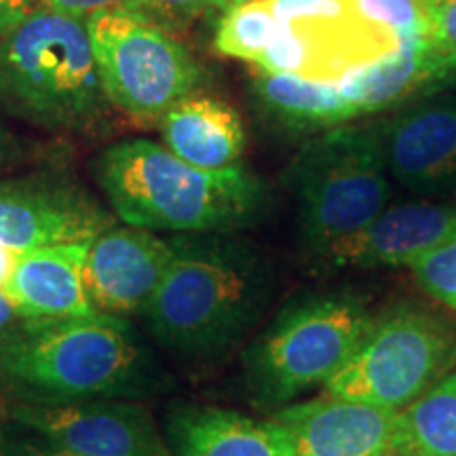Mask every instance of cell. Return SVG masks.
<instances>
[{"label": "cell", "instance_id": "6da1fadb", "mask_svg": "<svg viewBox=\"0 0 456 456\" xmlns=\"http://www.w3.org/2000/svg\"><path fill=\"white\" fill-rule=\"evenodd\" d=\"M157 380L151 353L118 317L21 319L0 330V387L15 403L131 399Z\"/></svg>", "mask_w": 456, "mask_h": 456}, {"label": "cell", "instance_id": "7a4b0ae2", "mask_svg": "<svg viewBox=\"0 0 456 456\" xmlns=\"http://www.w3.org/2000/svg\"><path fill=\"white\" fill-rule=\"evenodd\" d=\"M174 258L144 317L159 345L186 359L231 351L265 311L271 277L249 245L226 232L175 237Z\"/></svg>", "mask_w": 456, "mask_h": 456}, {"label": "cell", "instance_id": "3957f363", "mask_svg": "<svg viewBox=\"0 0 456 456\" xmlns=\"http://www.w3.org/2000/svg\"><path fill=\"white\" fill-rule=\"evenodd\" d=\"M95 180L125 224L180 235L231 232L252 224L265 186L243 167L205 171L148 140L106 148Z\"/></svg>", "mask_w": 456, "mask_h": 456}, {"label": "cell", "instance_id": "277c9868", "mask_svg": "<svg viewBox=\"0 0 456 456\" xmlns=\"http://www.w3.org/2000/svg\"><path fill=\"white\" fill-rule=\"evenodd\" d=\"M374 323L353 294H315L292 302L248 346V389L265 406H288L323 387L355 355Z\"/></svg>", "mask_w": 456, "mask_h": 456}, {"label": "cell", "instance_id": "5b68a950", "mask_svg": "<svg viewBox=\"0 0 456 456\" xmlns=\"http://www.w3.org/2000/svg\"><path fill=\"white\" fill-rule=\"evenodd\" d=\"M294 184L300 237L322 260L389 205V169L376 129L340 125L313 138L294 165Z\"/></svg>", "mask_w": 456, "mask_h": 456}, {"label": "cell", "instance_id": "8992f818", "mask_svg": "<svg viewBox=\"0 0 456 456\" xmlns=\"http://www.w3.org/2000/svg\"><path fill=\"white\" fill-rule=\"evenodd\" d=\"M0 87L53 125L83 123L104 102L87 20L38 7L0 38Z\"/></svg>", "mask_w": 456, "mask_h": 456}, {"label": "cell", "instance_id": "52a82bcc", "mask_svg": "<svg viewBox=\"0 0 456 456\" xmlns=\"http://www.w3.org/2000/svg\"><path fill=\"white\" fill-rule=\"evenodd\" d=\"M104 95L135 121H161L201 81L197 61L169 30L127 7L87 20Z\"/></svg>", "mask_w": 456, "mask_h": 456}, {"label": "cell", "instance_id": "ba28073f", "mask_svg": "<svg viewBox=\"0 0 456 456\" xmlns=\"http://www.w3.org/2000/svg\"><path fill=\"white\" fill-rule=\"evenodd\" d=\"M452 368L454 328L429 311L402 305L374 317L355 355L326 385V393L399 412Z\"/></svg>", "mask_w": 456, "mask_h": 456}, {"label": "cell", "instance_id": "9c48e42d", "mask_svg": "<svg viewBox=\"0 0 456 456\" xmlns=\"http://www.w3.org/2000/svg\"><path fill=\"white\" fill-rule=\"evenodd\" d=\"M277 28L258 72L342 83L395 53L402 38L359 9L357 0H271Z\"/></svg>", "mask_w": 456, "mask_h": 456}, {"label": "cell", "instance_id": "30bf717a", "mask_svg": "<svg viewBox=\"0 0 456 456\" xmlns=\"http://www.w3.org/2000/svg\"><path fill=\"white\" fill-rule=\"evenodd\" d=\"M11 419L32 436L81 456H174L151 412L123 399L13 403Z\"/></svg>", "mask_w": 456, "mask_h": 456}, {"label": "cell", "instance_id": "8fae6325", "mask_svg": "<svg viewBox=\"0 0 456 456\" xmlns=\"http://www.w3.org/2000/svg\"><path fill=\"white\" fill-rule=\"evenodd\" d=\"M174 258V241L140 226H110L89 241L85 288L102 315H144Z\"/></svg>", "mask_w": 456, "mask_h": 456}, {"label": "cell", "instance_id": "7c38bea8", "mask_svg": "<svg viewBox=\"0 0 456 456\" xmlns=\"http://www.w3.org/2000/svg\"><path fill=\"white\" fill-rule=\"evenodd\" d=\"M374 129L399 184L414 192L456 186V95L412 102Z\"/></svg>", "mask_w": 456, "mask_h": 456}, {"label": "cell", "instance_id": "4fadbf2b", "mask_svg": "<svg viewBox=\"0 0 456 456\" xmlns=\"http://www.w3.org/2000/svg\"><path fill=\"white\" fill-rule=\"evenodd\" d=\"M292 456H395L397 412L345 397L288 403L275 416Z\"/></svg>", "mask_w": 456, "mask_h": 456}, {"label": "cell", "instance_id": "5bb4252c", "mask_svg": "<svg viewBox=\"0 0 456 456\" xmlns=\"http://www.w3.org/2000/svg\"><path fill=\"white\" fill-rule=\"evenodd\" d=\"M110 226V216L78 188L41 180L0 182V243L17 252L91 241Z\"/></svg>", "mask_w": 456, "mask_h": 456}, {"label": "cell", "instance_id": "9a60e30c", "mask_svg": "<svg viewBox=\"0 0 456 456\" xmlns=\"http://www.w3.org/2000/svg\"><path fill=\"white\" fill-rule=\"evenodd\" d=\"M456 241V205H387L376 218L342 239L323 256L332 269H380L408 266L444 245Z\"/></svg>", "mask_w": 456, "mask_h": 456}, {"label": "cell", "instance_id": "2e32d148", "mask_svg": "<svg viewBox=\"0 0 456 456\" xmlns=\"http://www.w3.org/2000/svg\"><path fill=\"white\" fill-rule=\"evenodd\" d=\"M357 117L431 98L456 85V53L431 38H408L395 53L338 83Z\"/></svg>", "mask_w": 456, "mask_h": 456}, {"label": "cell", "instance_id": "e0dca14e", "mask_svg": "<svg viewBox=\"0 0 456 456\" xmlns=\"http://www.w3.org/2000/svg\"><path fill=\"white\" fill-rule=\"evenodd\" d=\"M89 241L57 243L21 252L4 292L21 319L98 315L85 288Z\"/></svg>", "mask_w": 456, "mask_h": 456}, {"label": "cell", "instance_id": "ac0fdd59", "mask_svg": "<svg viewBox=\"0 0 456 456\" xmlns=\"http://www.w3.org/2000/svg\"><path fill=\"white\" fill-rule=\"evenodd\" d=\"M171 155L205 171L237 167L245 131L235 108L214 98H186L159 121Z\"/></svg>", "mask_w": 456, "mask_h": 456}, {"label": "cell", "instance_id": "d6986e66", "mask_svg": "<svg viewBox=\"0 0 456 456\" xmlns=\"http://www.w3.org/2000/svg\"><path fill=\"white\" fill-rule=\"evenodd\" d=\"M174 456H292L275 420L220 408H186L171 416Z\"/></svg>", "mask_w": 456, "mask_h": 456}, {"label": "cell", "instance_id": "ffe728a7", "mask_svg": "<svg viewBox=\"0 0 456 456\" xmlns=\"http://www.w3.org/2000/svg\"><path fill=\"white\" fill-rule=\"evenodd\" d=\"M256 89L262 104L294 129H332L357 117L338 83L258 72Z\"/></svg>", "mask_w": 456, "mask_h": 456}, {"label": "cell", "instance_id": "44dd1931", "mask_svg": "<svg viewBox=\"0 0 456 456\" xmlns=\"http://www.w3.org/2000/svg\"><path fill=\"white\" fill-rule=\"evenodd\" d=\"M395 456H456V368L399 410Z\"/></svg>", "mask_w": 456, "mask_h": 456}, {"label": "cell", "instance_id": "7402d4cb", "mask_svg": "<svg viewBox=\"0 0 456 456\" xmlns=\"http://www.w3.org/2000/svg\"><path fill=\"white\" fill-rule=\"evenodd\" d=\"M275 28L271 0L231 4L216 28L214 47L222 55L258 64L275 38Z\"/></svg>", "mask_w": 456, "mask_h": 456}, {"label": "cell", "instance_id": "603a6c76", "mask_svg": "<svg viewBox=\"0 0 456 456\" xmlns=\"http://www.w3.org/2000/svg\"><path fill=\"white\" fill-rule=\"evenodd\" d=\"M442 0H357L368 17L389 26L402 41L431 38Z\"/></svg>", "mask_w": 456, "mask_h": 456}, {"label": "cell", "instance_id": "cb8c5ba5", "mask_svg": "<svg viewBox=\"0 0 456 456\" xmlns=\"http://www.w3.org/2000/svg\"><path fill=\"white\" fill-rule=\"evenodd\" d=\"M408 269L431 298L456 311V241L412 262Z\"/></svg>", "mask_w": 456, "mask_h": 456}, {"label": "cell", "instance_id": "d4e9b609", "mask_svg": "<svg viewBox=\"0 0 456 456\" xmlns=\"http://www.w3.org/2000/svg\"><path fill=\"white\" fill-rule=\"evenodd\" d=\"M125 7L171 30L192 24L216 9L231 7V0H127Z\"/></svg>", "mask_w": 456, "mask_h": 456}, {"label": "cell", "instance_id": "484cf974", "mask_svg": "<svg viewBox=\"0 0 456 456\" xmlns=\"http://www.w3.org/2000/svg\"><path fill=\"white\" fill-rule=\"evenodd\" d=\"M125 3L127 0H38V4L45 9L78 17V20H89L91 15L104 9L125 7Z\"/></svg>", "mask_w": 456, "mask_h": 456}, {"label": "cell", "instance_id": "4316f807", "mask_svg": "<svg viewBox=\"0 0 456 456\" xmlns=\"http://www.w3.org/2000/svg\"><path fill=\"white\" fill-rule=\"evenodd\" d=\"M431 41L450 53H456V0H442L440 3Z\"/></svg>", "mask_w": 456, "mask_h": 456}, {"label": "cell", "instance_id": "83f0119b", "mask_svg": "<svg viewBox=\"0 0 456 456\" xmlns=\"http://www.w3.org/2000/svg\"><path fill=\"white\" fill-rule=\"evenodd\" d=\"M38 7V0H0V38L20 26Z\"/></svg>", "mask_w": 456, "mask_h": 456}, {"label": "cell", "instance_id": "f1b7e54d", "mask_svg": "<svg viewBox=\"0 0 456 456\" xmlns=\"http://www.w3.org/2000/svg\"><path fill=\"white\" fill-rule=\"evenodd\" d=\"M9 450L11 456H81L77 452H70V450H64L60 446H53V444L41 440V437H21V440H15V437H9Z\"/></svg>", "mask_w": 456, "mask_h": 456}, {"label": "cell", "instance_id": "f546056e", "mask_svg": "<svg viewBox=\"0 0 456 456\" xmlns=\"http://www.w3.org/2000/svg\"><path fill=\"white\" fill-rule=\"evenodd\" d=\"M20 254L17 249L9 248V245L0 243V289L7 288L11 275H13L17 260H20Z\"/></svg>", "mask_w": 456, "mask_h": 456}, {"label": "cell", "instance_id": "4dcf8cb0", "mask_svg": "<svg viewBox=\"0 0 456 456\" xmlns=\"http://www.w3.org/2000/svg\"><path fill=\"white\" fill-rule=\"evenodd\" d=\"M21 322V315L17 313L15 305L11 302V298L7 296L4 289H0V330L13 326V323Z\"/></svg>", "mask_w": 456, "mask_h": 456}, {"label": "cell", "instance_id": "1f68e13d", "mask_svg": "<svg viewBox=\"0 0 456 456\" xmlns=\"http://www.w3.org/2000/svg\"><path fill=\"white\" fill-rule=\"evenodd\" d=\"M0 456H11L9 440H7V436L3 433V429H0Z\"/></svg>", "mask_w": 456, "mask_h": 456}, {"label": "cell", "instance_id": "d6a6232c", "mask_svg": "<svg viewBox=\"0 0 456 456\" xmlns=\"http://www.w3.org/2000/svg\"><path fill=\"white\" fill-rule=\"evenodd\" d=\"M239 3H249V0H231V4H239Z\"/></svg>", "mask_w": 456, "mask_h": 456}]
</instances>
